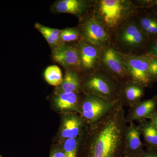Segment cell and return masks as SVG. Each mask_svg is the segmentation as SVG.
Wrapping results in <instances>:
<instances>
[{
  "label": "cell",
  "instance_id": "30bf717a",
  "mask_svg": "<svg viewBox=\"0 0 157 157\" xmlns=\"http://www.w3.org/2000/svg\"><path fill=\"white\" fill-rule=\"evenodd\" d=\"M52 58L55 62L67 68L81 73L80 58L77 45L62 43L54 49Z\"/></svg>",
  "mask_w": 157,
  "mask_h": 157
},
{
  "label": "cell",
  "instance_id": "f546056e",
  "mask_svg": "<svg viewBox=\"0 0 157 157\" xmlns=\"http://www.w3.org/2000/svg\"><path fill=\"white\" fill-rule=\"evenodd\" d=\"M151 10H152L154 13L157 14V5L155 6L154 8H153L152 9H151Z\"/></svg>",
  "mask_w": 157,
  "mask_h": 157
},
{
  "label": "cell",
  "instance_id": "2e32d148",
  "mask_svg": "<svg viewBox=\"0 0 157 157\" xmlns=\"http://www.w3.org/2000/svg\"><path fill=\"white\" fill-rule=\"evenodd\" d=\"M92 1L83 0H62L54 6L59 13L73 14L82 19L89 12Z\"/></svg>",
  "mask_w": 157,
  "mask_h": 157
},
{
  "label": "cell",
  "instance_id": "6da1fadb",
  "mask_svg": "<svg viewBox=\"0 0 157 157\" xmlns=\"http://www.w3.org/2000/svg\"><path fill=\"white\" fill-rule=\"evenodd\" d=\"M126 116L123 105L118 101L107 115L87 124L82 134L78 157H124Z\"/></svg>",
  "mask_w": 157,
  "mask_h": 157
},
{
  "label": "cell",
  "instance_id": "7c38bea8",
  "mask_svg": "<svg viewBox=\"0 0 157 157\" xmlns=\"http://www.w3.org/2000/svg\"><path fill=\"white\" fill-rule=\"evenodd\" d=\"M157 113V95H155L129 108L126 116L127 123L150 120Z\"/></svg>",
  "mask_w": 157,
  "mask_h": 157
},
{
  "label": "cell",
  "instance_id": "4316f807",
  "mask_svg": "<svg viewBox=\"0 0 157 157\" xmlns=\"http://www.w3.org/2000/svg\"><path fill=\"white\" fill-rule=\"evenodd\" d=\"M49 157H66L59 145L53 147L51 150Z\"/></svg>",
  "mask_w": 157,
  "mask_h": 157
},
{
  "label": "cell",
  "instance_id": "5b68a950",
  "mask_svg": "<svg viewBox=\"0 0 157 157\" xmlns=\"http://www.w3.org/2000/svg\"><path fill=\"white\" fill-rule=\"evenodd\" d=\"M81 19L79 29L80 41L104 49L112 44L111 38L104 26L88 13Z\"/></svg>",
  "mask_w": 157,
  "mask_h": 157
},
{
  "label": "cell",
  "instance_id": "d4e9b609",
  "mask_svg": "<svg viewBox=\"0 0 157 157\" xmlns=\"http://www.w3.org/2000/svg\"><path fill=\"white\" fill-rule=\"evenodd\" d=\"M137 9H151L157 5V0L132 1Z\"/></svg>",
  "mask_w": 157,
  "mask_h": 157
},
{
  "label": "cell",
  "instance_id": "3957f363",
  "mask_svg": "<svg viewBox=\"0 0 157 157\" xmlns=\"http://www.w3.org/2000/svg\"><path fill=\"white\" fill-rule=\"evenodd\" d=\"M112 44L124 54L143 55L149 41L133 17L119 27L111 36Z\"/></svg>",
  "mask_w": 157,
  "mask_h": 157
},
{
  "label": "cell",
  "instance_id": "4dcf8cb0",
  "mask_svg": "<svg viewBox=\"0 0 157 157\" xmlns=\"http://www.w3.org/2000/svg\"><path fill=\"white\" fill-rule=\"evenodd\" d=\"M0 157H3L2 156V155L1 154H0Z\"/></svg>",
  "mask_w": 157,
  "mask_h": 157
},
{
  "label": "cell",
  "instance_id": "44dd1931",
  "mask_svg": "<svg viewBox=\"0 0 157 157\" xmlns=\"http://www.w3.org/2000/svg\"><path fill=\"white\" fill-rule=\"evenodd\" d=\"M81 135L77 138L67 139L60 141L59 145L66 157H78Z\"/></svg>",
  "mask_w": 157,
  "mask_h": 157
},
{
  "label": "cell",
  "instance_id": "ffe728a7",
  "mask_svg": "<svg viewBox=\"0 0 157 157\" xmlns=\"http://www.w3.org/2000/svg\"><path fill=\"white\" fill-rule=\"evenodd\" d=\"M35 27L51 46L56 47L62 43L60 38L61 30L51 28L38 23L35 24Z\"/></svg>",
  "mask_w": 157,
  "mask_h": 157
},
{
  "label": "cell",
  "instance_id": "f1b7e54d",
  "mask_svg": "<svg viewBox=\"0 0 157 157\" xmlns=\"http://www.w3.org/2000/svg\"><path fill=\"white\" fill-rule=\"evenodd\" d=\"M150 121L157 129V113L150 120Z\"/></svg>",
  "mask_w": 157,
  "mask_h": 157
},
{
  "label": "cell",
  "instance_id": "603a6c76",
  "mask_svg": "<svg viewBox=\"0 0 157 157\" xmlns=\"http://www.w3.org/2000/svg\"><path fill=\"white\" fill-rule=\"evenodd\" d=\"M61 40L62 43L80 41V32L78 28H69L61 30Z\"/></svg>",
  "mask_w": 157,
  "mask_h": 157
},
{
  "label": "cell",
  "instance_id": "52a82bcc",
  "mask_svg": "<svg viewBox=\"0 0 157 157\" xmlns=\"http://www.w3.org/2000/svg\"><path fill=\"white\" fill-rule=\"evenodd\" d=\"M121 54L130 79L145 88L151 86L148 73L151 56L146 55Z\"/></svg>",
  "mask_w": 157,
  "mask_h": 157
},
{
  "label": "cell",
  "instance_id": "484cf974",
  "mask_svg": "<svg viewBox=\"0 0 157 157\" xmlns=\"http://www.w3.org/2000/svg\"><path fill=\"white\" fill-rule=\"evenodd\" d=\"M143 55L157 57V39L149 42Z\"/></svg>",
  "mask_w": 157,
  "mask_h": 157
},
{
  "label": "cell",
  "instance_id": "83f0119b",
  "mask_svg": "<svg viewBox=\"0 0 157 157\" xmlns=\"http://www.w3.org/2000/svg\"><path fill=\"white\" fill-rule=\"evenodd\" d=\"M135 157H157V149H146L142 153Z\"/></svg>",
  "mask_w": 157,
  "mask_h": 157
},
{
  "label": "cell",
  "instance_id": "9c48e42d",
  "mask_svg": "<svg viewBox=\"0 0 157 157\" xmlns=\"http://www.w3.org/2000/svg\"><path fill=\"white\" fill-rule=\"evenodd\" d=\"M80 58L81 72L88 74L101 68L102 49L79 41L76 44Z\"/></svg>",
  "mask_w": 157,
  "mask_h": 157
},
{
  "label": "cell",
  "instance_id": "4fadbf2b",
  "mask_svg": "<svg viewBox=\"0 0 157 157\" xmlns=\"http://www.w3.org/2000/svg\"><path fill=\"white\" fill-rule=\"evenodd\" d=\"M145 88L132 79L121 85L118 101L123 105L131 108L141 101L145 94Z\"/></svg>",
  "mask_w": 157,
  "mask_h": 157
},
{
  "label": "cell",
  "instance_id": "5bb4252c",
  "mask_svg": "<svg viewBox=\"0 0 157 157\" xmlns=\"http://www.w3.org/2000/svg\"><path fill=\"white\" fill-rule=\"evenodd\" d=\"M149 42L157 39V14L151 9H137L133 16Z\"/></svg>",
  "mask_w": 157,
  "mask_h": 157
},
{
  "label": "cell",
  "instance_id": "ba28073f",
  "mask_svg": "<svg viewBox=\"0 0 157 157\" xmlns=\"http://www.w3.org/2000/svg\"><path fill=\"white\" fill-rule=\"evenodd\" d=\"M101 68L121 84L131 79L127 73L121 54L112 44L102 49Z\"/></svg>",
  "mask_w": 157,
  "mask_h": 157
},
{
  "label": "cell",
  "instance_id": "8fae6325",
  "mask_svg": "<svg viewBox=\"0 0 157 157\" xmlns=\"http://www.w3.org/2000/svg\"><path fill=\"white\" fill-rule=\"evenodd\" d=\"M74 112L63 113L59 136L60 141L81 136L87 124L81 116Z\"/></svg>",
  "mask_w": 157,
  "mask_h": 157
},
{
  "label": "cell",
  "instance_id": "d6986e66",
  "mask_svg": "<svg viewBox=\"0 0 157 157\" xmlns=\"http://www.w3.org/2000/svg\"><path fill=\"white\" fill-rule=\"evenodd\" d=\"M137 125L144 139L146 149H157V129L150 120L140 122Z\"/></svg>",
  "mask_w": 157,
  "mask_h": 157
},
{
  "label": "cell",
  "instance_id": "277c9868",
  "mask_svg": "<svg viewBox=\"0 0 157 157\" xmlns=\"http://www.w3.org/2000/svg\"><path fill=\"white\" fill-rule=\"evenodd\" d=\"M82 85L84 94L98 96L112 102L118 101L121 85L101 68L82 77Z\"/></svg>",
  "mask_w": 157,
  "mask_h": 157
},
{
  "label": "cell",
  "instance_id": "9a60e30c",
  "mask_svg": "<svg viewBox=\"0 0 157 157\" xmlns=\"http://www.w3.org/2000/svg\"><path fill=\"white\" fill-rule=\"evenodd\" d=\"M139 127L134 122L128 124L125 139L124 157H135L144 150Z\"/></svg>",
  "mask_w": 157,
  "mask_h": 157
},
{
  "label": "cell",
  "instance_id": "7402d4cb",
  "mask_svg": "<svg viewBox=\"0 0 157 157\" xmlns=\"http://www.w3.org/2000/svg\"><path fill=\"white\" fill-rule=\"evenodd\" d=\"M45 80L50 85L59 86L61 84L63 80L61 70L56 65L48 67L44 72Z\"/></svg>",
  "mask_w": 157,
  "mask_h": 157
},
{
  "label": "cell",
  "instance_id": "7a4b0ae2",
  "mask_svg": "<svg viewBox=\"0 0 157 157\" xmlns=\"http://www.w3.org/2000/svg\"><path fill=\"white\" fill-rule=\"evenodd\" d=\"M137 8L132 0L92 1L89 13L112 36L119 27L134 16Z\"/></svg>",
  "mask_w": 157,
  "mask_h": 157
},
{
  "label": "cell",
  "instance_id": "cb8c5ba5",
  "mask_svg": "<svg viewBox=\"0 0 157 157\" xmlns=\"http://www.w3.org/2000/svg\"><path fill=\"white\" fill-rule=\"evenodd\" d=\"M149 76L151 84L157 82V57L151 56L149 65Z\"/></svg>",
  "mask_w": 157,
  "mask_h": 157
},
{
  "label": "cell",
  "instance_id": "8992f818",
  "mask_svg": "<svg viewBox=\"0 0 157 157\" xmlns=\"http://www.w3.org/2000/svg\"><path fill=\"white\" fill-rule=\"evenodd\" d=\"M117 101L112 102L98 96L84 94L78 113L87 124H91L107 115Z\"/></svg>",
  "mask_w": 157,
  "mask_h": 157
},
{
  "label": "cell",
  "instance_id": "e0dca14e",
  "mask_svg": "<svg viewBox=\"0 0 157 157\" xmlns=\"http://www.w3.org/2000/svg\"><path fill=\"white\" fill-rule=\"evenodd\" d=\"M82 98L80 93H63L56 95L54 104L56 109L63 113L74 112L78 113Z\"/></svg>",
  "mask_w": 157,
  "mask_h": 157
},
{
  "label": "cell",
  "instance_id": "ac0fdd59",
  "mask_svg": "<svg viewBox=\"0 0 157 157\" xmlns=\"http://www.w3.org/2000/svg\"><path fill=\"white\" fill-rule=\"evenodd\" d=\"M82 91V77L78 71L67 70L66 72L61 84L58 86L55 94L63 93H77Z\"/></svg>",
  "mask_w": 157,
  "mask_h": 157
}]
</instances>
